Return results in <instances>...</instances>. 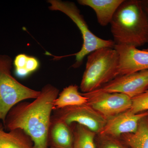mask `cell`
I'll return each instance as SVG.
<instances>
[{"instance_id": "obj_7", "label": "cell", "mask_w": 148, "mask_h": 148, "mask_svg": "<svg viewBox=\"0 0 148 148\" xmlns=\"http://www.w3.org/2000/svg\"><path fill=\"white\" fill-rule=\"evenodd\" d=\"M82 94L88 98V105L107 120L129 110L132 105V99L122 93L97 89Z\"/></svg>"}, {"instance_id": "obj_20", "label": "cell", "mask_w": 148, "mask_h": 148, "mask_svg": "<svg viewBox=\"0 0 148 148\" xmlns=\"http://www.w3.org/2000/svg\"><path fill=\"white\" fill-rule=\"evenodd\" d=\"M39 66V63L37 58L32 56H28L25 69L28 75L36 71L38 68Z\"/></svg>"}, {"instance_id": "obj_17", "label": "cell", "mask_w": 148, "mask_h": 148, "mask_svg": "<svg viewBox=\"0 0 148 148\" xmlns=\"http://www.w3.org/2000/svg\"><path fill=\"white\" fill-rule=\"evenodd\" d=\"M133 114L148 111V89L132 99V105L129 110Z\"/></svg>"}, {"instance_id": "obj_19", "label": "cell", "mask_w": 148, "mask_h": 148, "mask_svg": "<svg viewBox=\"0 0 148 148\" xmlns=\"http://www.w3.org/2000/svg\"><path fill=\"white\" fill-rule=\"evenodd\" d=\"M101 142V148H124L116 138L107 135L98 134Z\"/></svg>"}, {"instance_id": "obj_10", "label": "cell", "mask_w": 148, "mask_h": 148, "mask_svg": "<svg viewBox=\"0 0 148 148\" xmlns=\"http://www.w3.org/2000/svg\"><path fill=\"white\" fill-rule=\"evenodd\" d=\"M147 116L148 111L138 114L126 111L107 120L104 129L99 134L117 138L124 134L135 133L140 121Z\"/></svg>"}, {"instance_id": "obj_8", "label": "cell", "mask_w": 148, "mask_h": 148, "mask_svg": "<svg viewBox=\"0 0 148 148\" xmlns=\"http://www.w3.org/2000/svg\"><path fill=\"white\" fill-rule=\"evenodd\" d=\"M148 89L147 70L119 76L98 90L103 92L122 93L132 99Z\"/></svg>"}, {"instance_id": "obj_1", "label": "cell", "mask_w": 148, "mask_h": 148, "mask_svg": "<svg viewBox=\"0 0 148 148\" xmlns=\"http://www.w3.org/2000/svg\"><path fill=\"white\" fill-rule=\"evenodd\" d=\"M59 94L57 88L46 85L34 101H22L11 109L3 123L5 129H21L31 138L34 148H48L51 114Z\"/></svg>"}, {"instance_id": "obj_13", "label": "cell", "mask_w": 148, "mask_h": 148, "mask_svg": "<svg viewBox=\"0 0 148 148\" xmlns=\"http://www.w3.org/2000/svg\"><path fill=\"white\" fill-rule=\"evenodd\" d=\"M4 129L0 122V148H34L32 139L23 130L5 131Z\"/></svg>"}, {"instance_id": "obj_11", "label": "cell", "mask_w": 148, "mask_h": 148, "mask_svg": "<svg viewBox=\"0 0 148 148\" xmlns=\"http://www.w3.org/2000/svg\"><path fill=\"white\" fill-rule=\"evenodd\" d=\"M53 147L56 148H73V130L63 121L51 116L48 134Z\"/></svg>"}, {"instance_id": "obj_16", "label": "cell", "mask_w": 148, "mask_h": 148, "mask_svg": "<svg viewBox=\"0 0 148 148\" xmlns=\"http://www.w3.org/2000/svg\"><path fill=\"white\" fill-rule=\"evenodd\" d=\"M75 124L72 129L73 148H95V138L96 134L82 125Z\"/></svg>"}, {"instance_id": "obj_6", "label": "cell", "mask_w": 148, "mask_h": 148, "mask_svg": "<svg viewBox=\"0 0 148 148\" xmlns=\"http://www.w3.org/2000/svg\"><path fill=\"white\" fill-rule=\"evenodd\" d=\"M53 117L63 121L69 126L80 125L94 132L101 133L107 119L87 104L53 110Z\"/></svg>"}, {"instance_id": "obj_12", "label": "cell", "mask_w": 148, "mask_h": 148, "mask_svg": "<svg viewBox=\"0 0 148 148\" xmlns=\"http://www.w3.org/2000/svg\"><path fill=\"white\" fill-rule=\"evenodd\" d=\"M123 0H79L82 5L89 7L95 11L100 25L105 27L110 24L114 14Z\"/></svg>"}, {"instance_id": "obj_18", "label": "cell", "mask_w": 148, "mask_h": 148, "mask_svg": "<svg viewBox=\"0 0 148 148\" xmlns=\"http://www.w3.org/2000/svg\"><path fill=\"white\" fill-rule=\"evenodd\" d=\"M28 56L25 54H20L16 56L14 59L15 73L18 77H25L29 75L25 69Z\"/></svg>"}, {"instance_id": "obj_14", "label": "cell", "mask_w": 148, "mask_h": 148, "mask_svg": "<svg viewBox=\"0 0 148 148\" xmlns=\"http://www.w3.org/2000/svg\"><path fill=\"white\" fill-rule=\"evenodd\" d=\"M87 97L79 92L76 85L66 87L58 95L53 103V111L68 107L82 106L87 104Z\"/></svg>"}, {"instance_id": "obj_4", "label": "cell", "mask_w": 148, "mask_h": 148, "mask_svg": "<svg viewBox=\"0 0 148 148\" xmlns=\"http://www.w3.org/2000/svg\"><path fill=\"white\" fill-rule=\"evenodd\" d=\"M12 60L0 54V120L3 123L11 109L25 100L36 99L40 91L34 90L18 82L11 74Z\"/></svg>"}, {"instance_id": "obj_5", "label": "cell", "mask_w": 148, "mask_h": 148, "mask_svg": "<svg viewBox=\"0 0 148 148\" xmlns=\"http://www.w3.org/2000/svg\"><path fill=\"white\" fill-rule=\"evenodd\" d=\"M51 10L59 11L69 16L77 25L82 35L83 43L81 49L75 54L70 55L76 56L75 63L73 67H79L86 56L103 48H114L115 43L112 40H104L95 36L90 31L83 16L76 5L72 2L60 0L48 1Z\"/></svg>"}, {"instance_id": "obj_23", "label": "cell", "mask_w": 148, "mask_h": 148, "mask_svg": "<svg viewBox=\"0 0 148 148\" xmlns=\"http://www.w3.org/2000/svg\"><path fill=\"white\" fill-rule=\"evenodd\" d=\"M144 50H146V51H148V47L147 49H144Z\"/></svg>"}, {"instance_id": "obj_21", "label": "cell", "mask_w": 148, "mask_h": 148, "mask_svg": "<svg viewBox=\"0 0 148 148\" xmlns=\"http://www.w3.org/2000/svg\"><path fill=\"white\" fill-rule=\"evenodd\" d=\"M143 8L148 18V0H141Z\"/></svg>"}, {"instance_id": "obj_2", "label": "cell", "mask_w": 148, "mask_h": 148, "mask_svg": "<svg viewBox=\"0 0 148 148\" xmlns=\"http://www.w3.org/2000/svg\"><path fill=\"white\" fill-rule=\"evenodd\" d=\"M115 45L136 47L148 43V18L141 0H123L110 22Z\"/></svg>"}, {"instance_id": "obj_9", "label": "cell", "mask_w": 148, "mask_h": 148, "mask_svg": "<svg viewBox=\"0 0 148 148\" xmlns=\"http://www.w3.org/2000/svg\"><path fill=\"white\" fill-rule=\"evenodd\" d=\"M119 56L117 77L148 70V51L132 46L115 45Z\"/></svg>"}, {"instance_id": "obj_15", "label": "cell", "mask_w": 148, "mask_h": 148, "mask_svg": "<svg viewBox=\"0 0 148 148\" xmlns=\"http://www.w3.org/2000/svg\"><path fill=\"white\" fill-rule=\"evenodd\" d=\"M131 148H148V116L140 121L135 133L122 135Z\"/></svg>"}, {"instance_id": "obj_3", "label": "cell", "mask_w": 148, "mask_h": 148, "mask_svg": "<svg viewBox=\"0 0 148 148\" xmlns=\"http://www.w3.org/2000/svg\"><path fill=\"white\" fill-rule=\"evenodd\" d=\"M119 56L113 48H103L88 56L85 70L81 82L84 93L101 88L117 77Z\"/></svg>"}, {"instance_id": "obj_22", "label": "cell", "mask_w": 148, "mask_h": 148, "mask_svg": "<svg viewBox=\"0 0 148 148\" xmlns=\"http://www.w3.org/2000/svg\"><path fill=\"white\" fill-rule=\"evenodd\" d=\"M49 148H56L55 147H53V146H51V147H50Z\"/></svg>"}]
</instances>
